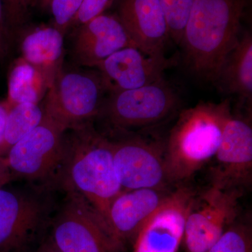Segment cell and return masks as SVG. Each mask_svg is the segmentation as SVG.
I'll return each mask as SVG.
<instances>
[{
  "label": "cell",
  "instance_id": "1",
  "mask_svg": "<svg viewBox=\"0 0 252 252\" xmlns=\"http://www.w3.org/2000/svg\"><path fill=\"white\" fill-rule=\"evenodd\" d=\"M64 144L59 188L80 194L106 221L111 204L123 190L112 140L96 130L91 122L66 130Z\"/></svg>",
  "mask_w": 252,
  "mask_h": 252
},
{
  "label": "cell",
  "instance_id": "2",
  "mask_svg": "<svg viewBox=\"0 0 252 252\" xmlns=\"http://www.w3.org/2000/svg\"><path fill=\"white\" fill-rule=\"evenodd\" d=\"M249 0H195L180 46L194 77L215 83L222 64L240 39Z\"/></svg>",
  "mask_w": 252,
  "mask_h": 252
},
{
  "label": "cell",
  "instance_id": "3",
  "mask_svg": "<svg viewBox=\"0 0 252 252\" xmlns=\"http://www.w3.org/2000/svg\"><path fill=\"white\" fill-rule=\"evenodd\" d=\"M232 114L229 98L220 102L200 101L181 112L165 140L170 183L188 180L215 157Z\"/></svg>",
  "mask_w": 252,
  "mask_h": 252
},
{
  "label": "cell",
  "instance_id": "4",
  "mask_svg": "<svg viewBox=\"0 0 252 252\" xmlns=\"http://www.w3.org/2000/svg\"><path fill=\"white\" fill-rule=\"evenodd\" d=\"M7 185L0 188V252H26L51 225L57 208L55 189L30 182Z\"/></svg>",
  "mask_w": 252,
  "mask_h": 252
},
{
  "label": "cell",
  "instance_id": "5",
  "mask_svg": "<svg viewBox=\"0 0 252 252\" xmlns=\"http://www.w3.org/2000/svg\"><path fill=\"white\" fill-rule=\"evenodd\" d=\"M65 197L51 222V240L61 252H122L103 217L82 195L64 190Z\"/></svg>",
  "mask_w": 252,
  "mask_h": 252
},
{
  "label": "cell",
  "instance_id": "6",
  "mask_svg": "<svg viewBox=\"0 0 252 252\" xmlns=\"http://www.w3.org/2000/svg\"><path fill=\"white\" fill-rule=\"evenodd\" d=\"M66 130L44 115L35 128L14 144L5 159L14 180L59 189Z\"/></svg>",
  "mask_w": 252,
  "mask_h": 252
},
{
  "label": "cell",
  "instance_id": "7",
  "mask_svg": "<svg viewBox=\"0 0 252 252\" xmlns=\"http://www.w3.org/2000/svg\"><path fill=\"white\" fill-rule=\"evenodd\" d=\"M107 94L99 72L62 69L44 99V115L67 130L98 117Z\"/></svg>",
  "mask_w": 252,
  "mask_h": 252
},
{
  "label": "cell",
  "instance_id": "8",
  "mask_svg": "<svg viewBox=\"0 0 252 252\" xmlns=\"http://www.w3.org/2000/svg\"><path fill=\"white\" fill-rule=\"evenodd\" d=\"M98 117L119 132L158 124L177 110L180 94L164 78L138 89L108 94Z\"/></svg>",
  "mask_w": 252,
  "mask_h": 252
},
{
  "label": "cell",
  "instance_id": "9",
  "mask_svg": "<svg viewBox=\"0 0 252 252\" xmlns=\"http://www.w3.org/2000/svg\"><path fill=\"white\" fill-rule=\"evenodd\" d=\"M112 141L114 165L123 190L165 189L170 183L165 166V141L140 134Z\"/></svg>",
  "mask_w": 252,
  "mask_h": 252
},
{
  "label": "cell",
  "instance_id": "10",
  "mask_svg": "<svg viewBox=\"0 0 252 252\" xmlns=\"http://www.w3.org/2000/svg\"><path fill=\"white\" fill-rule=\"evenodd\" d=\"M243 190L212 186L195 200L186 221L187 252H207L238 216Z\"/></svg>",
  "mask_w": 252,
  "mask_h": 252
},
{
  "label": "cell",
  "instance_id": "11",
  "mask_svg": "<svg viewBox=\"0 0 252 252\" xmlns=\"http://www.w3.org/2000/svg\"><path fill=\"white\" fill-rule=\"evenodd\" d=\"M196 194L181 187L170 192L134 241V252H177Z\"/></svg>",
  "mask_w": 252,
  "mask_h": 252
},
{
  "label": "cell",
  "instance_id": "12",
  "mask_svg": "<svg viewBox=\"0 0 252 252\" xmlns=\"http://www.w3.org/2000/svg\"><path fill=\"white\" fill-rule=\"evenodd\" d=\"M212 169V186L243 190L251 185L252 127L249 118L233 116L227 122Z\"/></svg>",
  "mask_w": 252,
  "mask_h": 252
},
{
  "label": "cell",
  "instance_id": "13",
  "mask_svg": "<svg viewBox=\"0 0 252 252\" xmlns=\"http://www.w3.org/2000/svg\"><path fill=\"white\" fill-rule=\"evenodd\" d=\"M175 62V59L149 56L129 46L116 51L94 68L99 72L107 94H115L160 80Z\"/></svg>",
  "mask_w": 252,
  "mask_h": 252
},
{
  "label": "cell",
  "instance_id": "14",
  "mask_svg": "<svg viewBox=\"0 0 252 252\" xmlns=\"http://www.w3.org/2000/svg\"><path fill=\"white\" fill-rule=\"evenodd\" d=\"M117 16L137 49L149 56L166 57L170 38L159 0H119Z\"/></svg>",
  "mask_w": 252,
  "mask_h": 252
},
{
  "label": "cell",
  "instance_id": "15",
  "mask_svg": "<svg viewBox=\"0 0 252 252\" xmlns=\"http://www.w3.org/2000/svg\"><path fill=\"white\" fill-rule=\"evenodd\" d=\"M78 27L72 53L83 67L94 68L119 50L136 47L117 14L104 13Z\"/></svg>",
  "mask_w": 252,
  "mask_h": 252
},
{
  "label": "cell",
  "instance_id": "16",
  "mask_svg": "<svg viewBox=\"0 0 252 252\" xmlns=\"http://www.w3.org/2000/svg\"><path fill=\"white\" fill-rule=\"evenodd\" d=\"M169 193L162 189L123 190L111 204L106 220L113 234L124 245L135 241Z\"/></svg>",
  "mask_w": 252,
  "mask_h": 252
},
{
  "label": "cell",
  "instance_id": "17",
  "mask_svg": "<svg viewBox=\"0 0 252 252\" xmlns=\"http://www.w3.org/2000/svg\"><path fill=\"white\" fill-rule=\"evenodd\" d=\"M21 33V57L35 67L51 87L63 67L64 34L54 26H41Z\"/></svg>",
  "mask_w": 252,
  "mask_h": 252
},
{
  "label": "cell",
  "instance_id": "18",
  "mask_svg": "<svg viewBox=\"0 0 252 252\" xmlns=\"http://www.w3.org/2000/svg\"><path fill=\"white\" fill-rule=\"evenodd\" d=\"M214 84L221 92L236 94L244 103L252 101V35L246 32L222 64Z\"/></svg>",
  "mask_w": 252,
  "mask_h": 252
},
{
  "label": "cell",
  "instance_id": "19",
  "mask_svg": "<svg viewBox=\"0 0 252 252\" xmlns=\"http://www.w3.org/2000/svg\"><path fill=\"white\" fill-rule=\"evenodd\" d=\"M49 89L42 74L26 60L19 57L10 68L5 102L9 109L18 104H39Z\"/></svg>",
  "mask_w": 252,
  "mask_h": 252
},
{
  "label": "cell",
  "instance_id": "20",
  "mask_svg": "<svg viewBox=\"0 0 252 252\" xmlns=\"http://www.w3.org/2000/svg\"><path fill=\"white\" fill-rule=\"evenodd\" d=\"M44 117V109L39 104H18L11 107L5 126V145L7 152L14 144L35 128Z\"/></svg>",
  "mask_w": 252,
  "mask_h": 252
},
{
  "label": "cell",
  "instance_id": "21",
  "mask_svg": "<svg viewBox=\"0 0 252 252\" xmlns=\"http://www.w3.org/2000/svg\"><path fill=\"white\" fill-rule=\"evenodd\" d=\"M161 5L170 39L180 46L195 0H159Z\"/></svg>",
  "mask_w": 252,
  "mask_h": 252
},
{
  "label": "cell",
  "instance_id": "22",
  "mask_svg": "<svg viewBox=\"0 0 252 252\" xmlns=\"http://www.w3.org/2000/svg\"><path fill=\"white\" fill-rule=\"evenodd\" d=\"M207 252H252L251 228L235 221Z\"/></svg>",
  "mask_w": 252,
  "mask_h": 252
},
{
  "label": "cell",
  "instance_id": "23",
  "mask_svg": "<svg viewBox=\"0 0 252 252\" xmlns=\"http://www.w3.org/2000/svg\"><path fill=\"white\" fill-rule=\"evenodd\" d=\"M5 28L11 43L17 39L31 15L34 0H1Z\"/></svg>",
  "mask_w": 252,
  "mask_h": 252
},
{
  "label": "cell",
  "instance_id": "24",
  "mask_svg": "<svg viewBox=\"0 0 252 252\" xmlns=\"http://www.w3.org/2000/svg\"><path fill=\"white\" fill-rule=\"evenodd\" d=\"M83 2L84 0H51L49 7L54 27L65 34Z\"/></svg>",
  "mask_w": 252,
  "mask_h": 252
},
{
  "label": "cell",
  "instance_id": "25",
  "mask_svg": "<svg viewBox=\"0 0 252 252\" xmlns=\"http://www.w3.org/2000/svg\"><path fill=\"white\" fill-rule=\"evenodd\" d=\"M116 0H84L71 26H79L109 9ZM70 26V27H71Z\"/></svg>",
  "mask_w": 252,
  "mask_h": 252
},
{
  "label": "cell",
  "instance_id": "26",
  "mask_svg": "<svg viewBox=\"0 0 252 252\" xmlns=\"http://www.w3.org/2000/svg\"><path fill=\"white\" fill-rule=\"evenodd\" d=\"M12 46L4 21L2 1L0 0V62H3L8 56Z\"/></svg>",
  "mask_w": 252,
  "mask_h": 252
},
{
  "label": "cell",
  "instance_id": "27",
  "mask_svg": "<svg viewBox=\"0 0 252 252\" xmlns=\"http://www.w3.org/2000/svg\"><path fill=\"white\" fill-rule=\"evenodd\" d=\"M9 107L5 101L0 102V157H6L7 150L5 145V126Z\"/></svg>",
  "mask_w": 252,
  "mask_h": 252
},
{
  "label": "cell",
  "instance_id": "28",
  "mask_svg": "<svg viewBox=\"0 0 252 252\" xmlns=\"http://www.w3.org/2000/svg\"><path fill=\"white\" fill-rule=\"evenodd\" d=\"M14 180L5 157H0V188L9 185Z\"/></svg>",
  "mask_w": 252,
  "mask_h": 252
},
{
  "label": "cell",
  "instance_id": "29",
  "mask_svg": "<svg viewBox=\"0 0 252 252\" xmlns=\"http://www.w3.org/2000/svg\"><path fill=\"white\" fill-rule=\"evenodd\" d=\"M34 252H61L53 243L51 238L40 244Z\"/></svg>",
  "mask_w": 252,
  "mask_h": 252
},
{
  "label": "cell",
  "instance_id": "30",
  "mask_svg": "<svg viewBox=\"0 0 252 252\" xmlns=\"http://www.w3.org/2000/svg\"><path fill=\"white\" fill-rule=\"evenodd\" d=\"M51 1V0H40L41 4L44 7H49Z\"/></svg>",
  "mask_w": 252,
  "mask_h": 252
}]
</instances>
